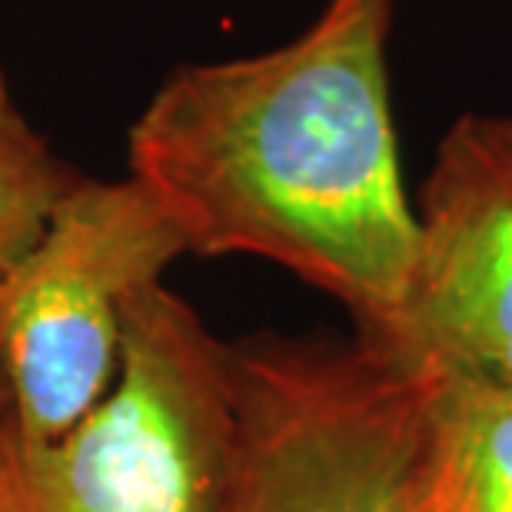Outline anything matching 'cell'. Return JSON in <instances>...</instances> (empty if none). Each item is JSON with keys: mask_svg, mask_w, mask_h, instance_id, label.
<instances>
[{"mask_svg": "<svg viewBox=\"0 0 512 512\" xmlns=\"http://www.w3.org/2000/svg\"><path fill=\"white\" fill-rule=\"evenodd\" d=\"M10 426V399H7V389H4V380H0V433Z\"/></svg>", "mask_w": 512, "mask_h": 512, "instance_id": "8", "label": "cell"}, {"mask_svg": "<svg viewBox=\"0 0 512 512\" xmlns=\"http://www.w3.org/2000/svg\"><path fill=\"white\" fill-rule=\"evenodd\" d=\"M187 253L157 197L133 180L84 177L0 280V380L10 426L50 443L110 393L124 310Z\"/></svg>", "mask_w": 512, "mask_h": 512, "instance_id": "4", "label": "cell"}, {"mask_svg": "<svg viewBox=\"0 0 512 512\" xmlns=\"http://www.w3.org/2000/svg\"><path fill=\"white\" fill-rule=\"evenodd\" d=\"M237 443L220 512H406L423 370L360 340L233 343Z\"/></svg>", "mask_w": 512, "mask_h": 512, "instance_id": "3", "label": "cell"}, {"mask_svg": "<svg viewBox=\"0 0 512 512\" xmlns=\"http://www.w3.org/2000/svg\"><path fill=\"white\" fill-rule=\"evenodd\" d=\"M393 0H330L290 44L180 64L127 133V173L193 256H256L399 353L416 207L399 173L386 44Z\"/></svg>", "mask_w": 512, "mask_h": 512, "instance_id": "1", "label": "cell"}, {"mask_svg": "<svg viewBox=\"0 0 512 512\" xmlns=\"http://www.w3.org/2000/svg\"><path fill=\"white\" fill-rule=\"evenodd\" d=\"M413 207L399 356L512 389V117H459Z\"/></svg>", "mask_w": 512, "mask_h": 512, "instance_id": "5", "label": "cell"}, {"mask_svg": "<svg viewBox=\"0 0 512 512\" xmlns=\"http://www.w3.org/2000/svg\"><path fill=\"white\" fill-rule=\"evenodd\" d=\"M80 180L84 173L27 120L0 70V280L40 240Z\"/></svg>", "mask_w": 512, "mask_h": 512, "instance_id": "7", "label": "cell"}, {"mask_svg": "<svg viewBox=\"0 0 512 512\" xmlns=\"http://www.w3.org/2000/svg\"><path fill=\"white\" fill-rule=\"evenodd\" d=\"M237 443L233 343L167 283L124 310L110 393L50 443L0 433V512H220Z\"/></svg>", "mask_w": 512, "mask_h": 512, "instance_id": "2", "label": "cell"}, {"mask_svg": "<svg viewBox=\"0 0 512 512\" xmlns=\"http://www.w3.org/2000/svg\"><path fill=\"white\" fill-rule=\"evenodd\" d=\"M406 469V512H512V389L439 366Z\"/></svg>", "mask_w": 512, "mask_h": 512, "instance_id": "6", "label": "cell"}]
</instances>
